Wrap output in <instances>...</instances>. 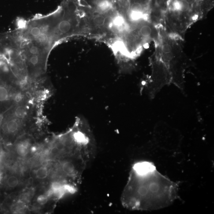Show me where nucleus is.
<instances>
[{
	"mask_svg": "<svg viewBox=\"0 0 214 214\" xmlns=\"http://www.w3.org/2000/svg\"><path fill=\"white\" fill-rule=\"evenodd\" d=\"M178 188L177 183L160 173L152 162H137L131 170L121 202L133 210L160 209L177 198Z\"/></svg>",
	"mask_w": 214,
	"mask_h": 214,
	"instance_id": "nucleus-1",
	"label": "nucleus"
},
{
	"mask_svg": "<svg viewBox=\"0 0 214 214\" xmlns=\"http://www.w3.org/2000/svg\"><path fill=\"white\" fill-rule=\"evenodd\" d=\"M21 47L26 77L35 80L42 77L47 71L48 60L53 48L45 42L22 38Z\"/></svg>",
	"mask_w": 214,
	"mask_h": 214,
	"instance_id": "nucleus-2",
	"label": "nucleus"
},
{
	"mask_svg": "<svg viewBox=\"0 0 214 214\" xmlns=\"http://www.w3.org/2000/svg\"><path fill=\"white\" fill-rule=\"evenodd\" d=\"M26 99L17 76L6 60L0 59V117L12 106Z\"/></svg>",
	"mask_w": 214,
	"mask_h": 214,
	"instance_id": "nucleus-3",
	"label": "nucleus"
},
{
	"mask_svg": "<svg viewBox=\"0 0 214 214\" xmlns=\"http://www.w3.org/2000/svg\"><path fill=\"white\" fill-rule=\"evenodd\" d=\"M33 117L27 99L12 106L0 117V130L4 138L13 139L25 128Z\"/></svg>",
	"mask_w": 214,
	"mask_h": 214,
	"instance_id": "nucleus-4",
	"label": "nucleus"
},
{
	"mask_svg": "<svg viewBox=\"0 0 214 214\" xmlns=\"http://www.w3.org/2000/svg\"><path fill=\"white\" fill-rule=\"evenodd\" d=\"M29 143L27 140L20 141L17 144L16 152L19 156L24 157L27 155L28 152Z\"/></svg>",
	"mask_w": 214,
	"mask_h": 214,
	"instance_id": "nucleus-5",
	"label": "nucleus"
},
{
	"mask_svg": "<svg viewBox=\"0 0 214 214\" xmlns=\"http://www.w3.org/2000/svg\"><path fill=\"white\" fill-rule=\"evenodd\" d=\"M49 171L47 167H43L39 168L35 172V176L39 179H45L48 175Z\"/></svg>",
	"mask_w": 214,
	"mask_h": 214,
	"instance_id": "nucleus-6",
	"label": "nucleus"
},
{
	"mask_svg": "<svg viewBox=\"0 0 214 214\" xmlns=\"http://www.w3.org/2000/svg\"><path fill=\"white\" fill-rule=\"evenodd\" d=\"M6 182V185L9 187L14 188L18 185L19 181L17 177L11 176L8 178Z\"/></svg>",
	"mask_w": 214,
	"mask_h": 214,
	"instance_id": "nucleus-7",
	"label": "nucleus"
},
{
	"mask_svg": "<svg viewBox=\"0 0 214 214\" xmlns=\"http://www.w3.org/2000/svg\"><path fill=\"white\" fill-rule=\"evenodd\" d=\"M48 198L47 195H41L38 196L37 198V202L41 205H44L47 203Z\"/></svg>",
	"mask_w": 214,
	"mask_h": 214,
	"instance_id": "nucleus-8",
	"label": "nucleus"
},
{
	"mask_svg": "<svg viewBox=\"0 0 214 214\" xmlns=\"http://www.w3.org/2000/svg\"><path fill=\"white\" fill-rule=\"evenodd\" d=\"M180 4H181V8L180 10L182 11H185L187 10L189 8V2H187L186 1H180Z\"/></svg>",
	"mask_w": 214,
	"mask_h": 214,
	"instance_id": "nucleus-9",
	"label": "nucleus"
}]
</instances>
